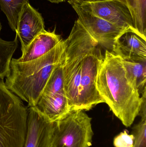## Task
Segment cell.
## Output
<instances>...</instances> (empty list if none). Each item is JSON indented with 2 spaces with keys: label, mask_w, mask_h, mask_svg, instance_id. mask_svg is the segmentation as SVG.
I'll use <instances>...</instances> for the list:
<instances>
[{
  "label": "cell",
  "mask_w": 146,
  "mask_h": 147,
  "mask_svg": "<svg viewBox=\"0 0 146 147\" xmlns=\"http://www.w3.org/2000/svg\"><path fill=\"white\" fill-rule=\"evenodd\" d=\"M91 120L83 110L69 111L55 123L52 147H91Z\"/></svg>",
  "instance_id": "obj_4"
},
{
  "label": "cell",
  "mask_w": 146,
  "mask_h": 147,
  "mask_svg": "<svg viewBox=\"0 0 146 147\" xmlns=\"http://www.w3.org/2000/svg\"><path fill=\"white\" fill-rule=\"evenodd\" d=\"M79 5L96 17L138 34L130 11L122 0H81Z\"/></svg>",
  "instance_id": "obj_6"
},
{
  "label": "cell",
  "mask_w": 146,
  "mask_h": 147,
  "mask_svg": "<svg viewBox=\"0 0 146 147\" xmlns=\"http://www.w3.org/2000/svg\"><path fill=\"white\" fill-rule=\"evenodd\" d=\"M97 89L114 115L126 127L139 115L142 98L128 80L121 58L105 50L96 80Z\"/></svg>",
  "instance_id": "obj_1"
},
{
  "label": "cell",
  "mask_w": 146,
  "mask_h": 147,
  "mask_svg": "<svg viewBox=\"0 0 146 147\" xmlns=\"http://www.w3.org/2000/svg\"><path fill=\"white\" fill-rule=\"evenodd\" d=\"M36 108L49 121L55 123L69 110L65 92L41 95Z\"/></svg>",
  "instance_id": "obj_12"
},
{
  "label": "cell",
  "mask_w": 146,
  "mask_h": 147,
  "mask_svg": "<svg viewBox=\"0 0 146 147\" xmlns=\"http://www.w3.org/2000/svg\"><path fill=\"white\" fill-rule=\"evenodd\" d=\"M28 111L0 80V147H23Z\"/></svg>",
  "instance_id": "obj_3"
},
{
  "label": "cell",
  "mask_w": 146,
  "mask_h": 147,
  "mask_svg": "<svg viewBox=\"0 0 146 147\" xmlns=\"http://www.w3.org/2000/svg\"><path fill=\"white\" fill-rule=\"evenodd\" d=\"M102 47L99 45L94 46L83 56L78 110H90L97 105L105 103L96 86L99 69L104 57Z\"/></svg>",
  "instance_id": "obj_5"
},
{
  "label": "cell",
  "mask_w": 146,
  "mask_h": 147,
  "mask_svg": "<svg viewBox=\"0 0 146 147\" xmlns=\"http://www.w3.org/2000/svg\"><path fill=\"white\" fill-rule=\"evenodd\" d=\"M45 30L44 21L42 15L29 3L25 4L19 17L15 32L16 36L21 44V52Z\"/></svg>",
  "instance_id": "obj_9"
},
{
  "label": "cell",
  "mask_w": 146,
  "mask_h": 147,
  "mask_svg": "<svg viewBox=\"0 0 146 147\" xmlns=\"http://www.w3.org/2000/svg\"><path fill=\"white\" fill-rule=\"evenodd\" d=\"M18 46L17 36L13 41H6L0 38V80L9 75L12 57Z\"/></svg>",
  "instance_id": "obj_15"
},
{
  "label": "cell",
  "mask_w": 146,
  "mask_h": 147,
  "mask_svg": "<svg viewBox=\"0 0 146 147\" xmlns=\"http://www.w3.org/2000/svg\"><path fill=\"white\" fill-rule=\"evenodd\" d=\"M121 60L128 80L142 95L146 90V59L121 58Z\"/></svg>",
  "instance_id": "obj_13"
},
{
  "label": "cell",
  "mask_w": 146,
  "mask_h": 147,
  "mask_svg": "<svg viewBox=\"0 0 146 147\" xmlns=\"http://www.w3.org/2000/svg\"><path fill=\"white\" fill-rule=\"evenodd\" d=\"M64 50V40H62L50 51L35 60L20 63L12 59L10 73L4 82L7 88L29 107H35Z\"/></svg>",
  "instance_id": "obj_2"
},
{
  "label": "cell",
  "mask_w": 146,
  "mask_h": 147,
  "mask_svg": "<svg viewBox=\"0 0 146 147\" xmlns=\"http://www.w3.org/2000/svg\"><path fill=\"white\" fill-rule=\"evenodd\" d=\"M130 11L134 27L146 40V0H122Z\"/></svg>",
  "instance_id": "obj_14"
},
{
  "label": "cell",
  "mask_w": 146,
  "mask_h": 147,
  "mask_svg": "<svg viewBox=\"0 0 146 147\" xmlns=\"http://www.w3.org/2000/svg\"><path fill=\"white\" fill-rule=\"evenodd\" d=\"M23 147H52L55 123L45 118L36 108L29 107Z\"/></svg>",
  "instance_id": "obj_8"
},
{
  "label": "cell",
  "mask_w": 146,
  "mask_h": 147,
  "mask_svg": "<svg viewBox=\"0 0 146 147\" xmlns=\"http://www.w3.org/2000/svg\"><path fill=\"white\" fill-rule=\"evenodd\" d=\"M29 0H0L1 9L7 19L9 26L15 32L19 17L25 4Z\"/></svg>",
  "instance_id": "obj_16"
},
{
  "label": "cell",
  "mask_w": 146,
  "mask_h": 147,
  "mask_svg": "<svg viewBox=\"0 0 146 147\" xmlns=\"http://www.w3.org/2000/svg\"><path fill=\"white\" fill-rule=\"evenodd\" d=\"M61 35L52 32L45 30L37 35L22 52L18 59H14L17 63L30 62L43 57L55 48L62 40Z\"/></svg>",
  "instance_id": "obj_11"
},
{
  "label": "cell",
  "mask_w": 146,
  "mask_h": 147,
  "mask_svg": "<svg viewBox=\"0 0 146 147\" xmlns=\"http://www.w3.org/2000/svg\"><path fill=\"white\" fill-rule=\"evenodd\" d=\"M81 1V0H67L68 2L72 6L79 4Z\"/></svg>",
  "instance_id": "obj_19"
},
{
  "label": "cell",
  "mask_w": 146,
  "mask_h": 147,
  "mask_svg": "<svg viewBox=\"0 0 146 147\" xmlns=\"http://www.w3.org/2000/svg\"><path fill=\"white\" fill-rule=\"evenodd\" d=\"M78 16L77 20L87 32L101 47L113 53L115 42L122 34L130 30L117 26L96 17L81 8L78 4L72 6Z\"/></svg>",
  "instance_id": "obj_7"
},
{
  "label": "cell",
  "mask_w": 146,
  "mask_h": 147,
  "mask_svg": "<svg viewBox=\"0 0 146 147\" xmlns=\"http://www.w3.org/2000/svg\"><path fill=\"white\" fill-rule=\"evenodd\" d=\"M1 24L0 23V33H1Z\"/></svg>",
  "instance_id": "obj_20"
},
{
  "label": "cell",
  "mask_w": 146,
  "mask_h": 147,
  "mask_svg": "<svg viewBox=\"0 0 146 147\" xmlns=\"http://www.w3.org/2000/svg\"><path fill=\"white\" fill-rule=\"evenodd\" d=\"M113 53L123 59H146V40L135 32L127 31L116 40Z\"/></svg>",
  "instance_id": "obj_10"
},
{
  "label": "cell",
  "mask_w": 146,
  "mask_h": 147,
  "mask_svg": "<svg viewBox=\"0 0 146 147\" xmlns=\"http://www.w3.org/2000/svg\"><path fill=\"white\" fill-rule=\"evenodd\" d=\"M134 140L133 135L129 134L125 130L114 138L113 143L115 147H133Z\"/></svg>",
  "instance_id": "obj_18"
},
{
  "label": "cell",
  "mask_w": 146,
  "mask_h": 147,
  "mask_svg": "<svg viewBox=\"0 0 146 147\" xmlns=\"http://www.w3.org/2000/svg\"><path fill=\"white\" fill-rule=\"evenodd\" d=\"M132 130L135 137L133 147H146V118H141Z\"/></svg>",
  "instance_id": "obj_17"
}]
</instances>
